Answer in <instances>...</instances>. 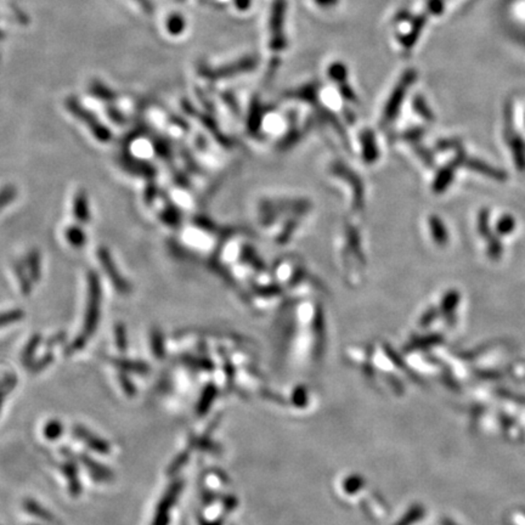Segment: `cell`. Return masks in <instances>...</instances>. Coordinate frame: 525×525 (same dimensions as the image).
I'll return each instance as SVG.
<instances>
[{
	"instance_id": "cell-7",
	"label": "cell",
	"mask_w": 525,
	"mask_h": 525,
	"mask_svg": "<svg viewBox=\"0 0 525 525\" xmlns=\"http://www.w3.org/2000/svg\"><path fill=\"white\" fill-rule=\"evenodd\" d=\"M181 487H183V483L180 480H177V482L170 484V487L167 489V491L163 495L162 499L158 502L157 510H156L151 525L169 524L170 510L173 509L174 504L178 500Z\"/></svg>"
},
{
	"instance_id": "cell-18",
	"label": "cell",
	"mask_w": 525,
	"mask_h": 525,
	"mask_svg": "<svg viewBox=\"0 0 525 525\" xmlns=\"http://www.w3.org/2000/svg\"><path fill=\"white\" fill-rule=\"evenodd\" d=\"M42 341V336L41 335H34L32 337L31 341L28 342L25 350L22 353V363L23 365L28 366L32 363V359L34 357V354L37 352V348L39 347Z\"/></svg>"
},
{
	"instance_id": "cell-22",
	"label": "cell",
	"mask_w": 525,
	"mask_h": 525,
	"mask_svg": "<svg viewBox=\"0 0 525 525\" xmlns=\"http://www.w3.org/2000/svg\"><path fill=\"white\" fill-rule=\"evenodd\" d=\"M23 315H25L23 311L19 309L11 310V311H8V313H3V314H0V327L10 325V324H14V322H17V321L21 320Z\"/></svg>"
},
{
	"instance_id": "cell-29",
	"label": "cell",
	"mask_w": 525,
	"mask_h": 525,
	"mask_svg": "<svg viewBox=\"0 0 525 525\" xmlns=\"http://www.w3.org/2000/svg\"><path fill=\"white\" fill-rule=\"evenodd\" d=\"M186 460H188V454H180L178 457H175V460L170 463L168 471H167L169 476H173L178 472L179 469L183 467V465L186 462Z\"/></svg>"
},
{
	"instance_id": "cell-12",
	"label": "cell",
	"mask_w": 525,
	"mask_h": 525,
	"mask_svg": "<svg viewBox=\"0 0 525 525\" xmlns=\"http://www.w3.org/2000/svg\"><path fill=\"white\" fill-rule=\"evenodd\" d=\"M74 434L77 439L83 441L85 445L90 447L93 451L101 454V455L110 454V444L104 439H101L100 436H95L94 433L88 431L83 425H74Z\"/></svg>"
},
{
	"instance_id": "cell-1",
	"label": "cell",
	"mask_w": 525,
	"mask_h": 525,
	"mask_svg": "<svg viewBox=\"0 0 525 525\" xmlns=\"http://www.w3.org/2000/svg\"><path fill=\"white\" fill-rule=\"evenodd\" d=\"M253 229L273 247L292 246L308 232L316 216L313 197L292 189H265L248 201Z\"/></svg>"
},
{
	"instance_id": "cell-15",
	"label": "cell",
	"mask_w": 525,
	"mask_h": 525,
	"mask_svg": "<svg viewBox=\"0 0 525 525\" xmlns=\"http://www.w3.org/2000/svg\"><path fill=\"white\" fill-rule=\"evenodd\" d=\"M117 368H120L122 372L137 373V375H146L150 372V365L140 360H131V359H115L110 360Z\"/></svg>"
},
{
	"instance_id": "cell-33",
	"label": "cell",
	"mask_w": 525,
	"mask_h": 525,
	"mask_svg": "<svg viewBox=\"0 0 525 525\" xmlns=\"http://www.w3.org/2000/svg\"><path fill=\"white\" fill-rule=\"evenodd\" d=\"M4 395H5V392H3V390H0V410H1V406H3V401H4Z\"/></svg>"
},
{
	"instance_id": "cell-17",
	"label": "cell",
	"mask_w": 525,
	"mask_h": 525,
	"mask_svg": "<svg viewBox=\"0 0 525 525\" xmlns=\"http://www.w3.org/2000/svg\"><path fill=\"white\" fill-rule=\"evenodd\" d=\"M151 349H153V355L158 359H163L166 355L164 337L159 328H155L151 332Z\"/></svg>"
},
{
	"instance_id": "cell-6",
	"label": "cell",
	"mask_w": 525,
	"mask_h": 525,
	"mask_svg": "<svg viewBox=\"0 0 525 525\" xmlns=\"http://www.w3.org/2000/svg\"><path fill=\"white\" fill-rule=\"evenodd\" d=\"M88 282H89V292H88L89 294H88V304H87L85 326H83V333H82V336L87 339H89L90 337L94 335L96 326L99 324L101 305L100 280L98 278V275L93 271L89 273Z\"/></svg>"
},
{
	"instance_id": "cell-16",
	"label": "cell",
	"mask_w": 525,
	"mask_h": 525,
	"mask_svg": "<svg viewBox=\"0 0 525 525\" xmlns=\"http://www.w3.org/2000/svg\"><path fill=\"white\" fill-rule=\"evenodd\" d=\"M74 218L80 223H87L90 219L89 202L85 191H78L74 202Z\"/></svg>"
},
{
	"instance_id": "cell-13",
	"label": "cell",
	"mask_w": 525,
	"mask_h": 525,
	"mask_svg": "<svg viewBox=\"0 0 525 525\" xmlns=\"http://www.w3.org/2000/svg\"><path fill=\"white\" fill-rule=\"evenodd\" d=\"M425 225H427V229L429 230L432 240L436 246H439V247L447 246V242H449V232H447V227L439 216H427Z\"/></svg>"
},
{
	"instance_id": "cell-21",
	"label": "cell",
	"mask_w": 525,
	"mask_h": 525,
	"mask_svg": "<svg viewBox=\"0 0 525 525\" xmlns=\"http://www.w3.org/2000/svg\"><path fill=\"white\" fill-rule=\"evenodd\" d=\"M115 337H116V346L121 352H126L128 349V337H126V327L123 324H117L115 326Z\"/></svg>"
},
{
	"instance_id": "cell-30",
	"label": "cell",
	"mask_w": 525,
	"mask_h": 525,
	"mask_svg": "<svg viewBox=\"0 0 525 525\" xmlns=\"http://www.w3.org/2000/svg\"><path fill=\"white\" fill-rule=\"evenodd\" d=\"M513 221H511V218H504V221H501L500 224V230L504 232H509L513 229Z\"/></svg>"
},
{
	"instance_id": "cell-26",
	"label": "cell",
	"mask_w": 525,
	"mask_h": 525,
	"mask_svg": "<svg viewBox=\"0 0 525 525\" xmlns=\"http://www.w3.org/2000/svg\"><path fill=\"white\" fill-rule=\"evenodd\" d=\"M167 26H168V31L170 32V33H173V34H179L180 32H183V30H184V19H183L181 16L173 15L172 17H169Z\"/></svg>"
},
{
	"instance_id": "cell-11",
	"label": "cell",
	"mask_w": 525,
	"mask_h": 525,
	"mask_svg": "<svg viewBox=\"0 0 525 525\" xmlns=\"http://www.w3.org/2000/svg\"><path fill=\"white\" fill-rule=\"evenodd\" d=\"M76 458L79 460L80 463L87 468V471L90 473L91 478L94 479L95 482L109 483V482H112L115 479V474L111 471L110 468L106 467L105 465H102V463L95 461L88 455L79 454L78 456L76 457Z\"/></svg>"
},
{
	"instance_id": "cell-20",
	"label": "cell",
	"mask_w": 525,
	"mask_h": 525,
	"mask_svg": "<svg viewBox=\"0 0 525 525\" xmlns=\"http://www.w3.org/2000/svg\"><path fill=\"white\" fill-rule=\"evenodd\" d=\"M66 238L74 247H82L85 245V235L78 226H72L66 230Z\"/></svg>"
},
{
	"instance_id": "cell-9",
	"label": "cell",
	"mask_w": 525,
	"mask_h": 525,
	"mask_svg": "<svg viewBox=\"0 0 525 525\" xmlns=\"http://www.w3.org/2000/svg\"><path fill=\"white\" fill-rule=\"evenodd\" d=\"M98 256H99V259H100L102 268H104L106 273L110 278L111 282L113 284L116 289L120 291V293H129L131 292V286H129V284L126 282L124 278H122L121 273L118 271V269L116 268V264H115V262L111 258L110 252L106 248H100L99 252H98Z\"/></svg>"
},
{
	"instance_id": "cell-10",
	"label": "cell",
	"mask_w": 525,
	"mask_h": 525,
	"mask_svg": "<svg viewBox=\"0 0 525 525\" xmlns=\"http://www.w3.org/2000/svg\"><path fill=\"white\" fill-rule=\"evenodd\" d=\"M63 455L67 456L69 460L61 465V471L69 482V493L74 498H77L82 493V483L79 479L78 467L74 462L76 456H74V452L69 451V449H63Z\"/></svg>"
},
{
	"instance_id": "cell-3",
	"label": "cell",
	"mask_w": 525,
	"mask_h": 525,
	"mask_svg": "<svg viewBox=\"0 0 525 525\" xmlns=\"http://www.w3.org/2000/svg\"><path fill=\"white\" fill-rule=\"evenodd\" d=\"M359 169L337 155H328L322 163L326 183L341 196L348 216L361 219L368 208V190Z\"/></svg>"
},
{
	"instance_id": "cell-19",
	"label": "cell",
	"mask_w": 525,
	"mask_h": 525,
	"mask_svg": "<svg viewBox=\"0 0 525 525\" xmlns=\"http://www.w3.org/2000/svg\"><path fill=\"white\" fill-rule=\"evenodd\" d=\"M63 425L60 421L52 420L47 422L44 427V436L47 440H58L63 436Z\"/></svg>"
},
{
	"instance_id": "cell-32",
	"label": "cell",
	"mask_w": 525,
	"mask_h": 525,
	"mask_svg": "<svg viewBox=\"0 0 525 525\" xmlns=\"http://www.w3.org/2000/svg\"><path fill=\"white\" fill-rule=\"evenodd\" d=\"M139 3H140V5L144 8V9H146L147 11H150V9H151V3H150V0H137Z\"/></svg>"
},
{
	"instance_id": "cell-4",
	"label": "cell",
	"mask_w": 525,
	"mask_h": 525,
	"mask_svg": "<svg viewBox=\"0 0 525 525\" xmlns=\"http://www.w3.org/2000/svg\"><path fill=\"white\" fill-rule=\"evenodd\" d=\"M275 282L284 292L295 294L313 293L322 291L320 278L316 275L308 262L297 254H284L270 265Z\"/></svg>"
},
{
	"instance_id": "cell-5",
	"label": "cell",
	"mask_w": 525,
	"mask_h": 525,
	"mask_svg": "<svg viewBox=\"0 0 525 525\" xmlns=\"http://www.w3.org/2000/svg\"><path fill=\"white\" fill-rule=\"evenodd\" d=\"M386 133L373 124L357 123L347 133L346 145L360 169L379 168L386 158Z\"/></svg>"
},
{
	"instance_id": "cell-2",
	"label": "cell",
	"mask_w": 525,
	"mask_h": 525,
	"mask_svg": "<svg viewBox=\"0 0 525 525\" xmlns=\"http://www.w3.org/2000/svg\"><path fill=\"white\" fill-rule=\"evenodd\" d=\"M332 252L344 284L355 289L366 281L370 258L361 219L346 214L337 223L332 234Z\"/></svg>"
},
{
	"instance_id": "cell-8",
	"label": "cell",
	"mask_w": 525,
	"mask_h": 525,
	"mask_svg": "<svg viewBox=\"0 0 525 525\" xmlns=\"http://www.w3.org/2000/svg\"><path fill=\"white\" fill-rule=\"evenodd\" d=\"M67 109L74 113V116H77L80 121L85 122L87 126H89L90 131L94 134L96 139H99L100 142H109L111 139V133L109 129H106L105 126L101 124L100 122L96 121L94 116L89 113L88 111L83 109V106L80 105L79 102L74 100V99H69L67 100Z\"/></svg>"
},
{
	"instance_id": "cell-24",
	"label": "cell",
	"mask_w": 525,
	"mask_h": 525,
	"mask_svg": "<svg viewBox=\"0 0 525 525\" xmlns=\"http://www.w3.org/2000/svg\"><path fill=\"white\" fill-rule=\"evenodd\" d=\"M28 265L31 270V275L33 280H37L41 276V257L37 252H32L28 257Z\"/></svg>"
},
{
	"instance_id": "cell-34",
	"label": "cell",
	"mask_w": 525,
	"mask_h": 525,
	"mask_svg": "<svg viewBox=\"0 0 525 525\" xmlns=\"http://www.w3.org/2000/svg\"><path fill=\"white\" fill-rule=\"evenodd\" d=\"M32 525H37V524H32Z\"/></svg>"
},
{
	"instance_id": "cell-28",
	"label": "cell",
	"mask_w": 525,
	"mask_h": 525,
	"mask_svg": "<svg viewBox=\"0 0 525 525\" xmlns=\"http://www.w3.org/2000/svg\"><path fill=\"white\" fill-rule=\"evenodd\" d=\"M91 93L95 96H99L100 99H105V100H112L113 99V93L110 89H107L104 85H101L100 83H95L91 87Z\"/></svg>"
},
{
	"instance_id": "cell-31",
	"label": "cell",
	"mask_w": 525,
	"mask_h": 525,
	"mask_svg": "<svg viewBox=\"0 0 525 525\" xmlns=\"http://www.w3.org/2000/svg\"><path fill=\"white\" fill-rule=\"evenodd\" d=\"M63 338H65V335H58V336L54 337L53 339H50V342H47V346H49V347H53L55 344H58L60 342H63Z\"/></svg>"
},
{
	"instance_id": "cell-14",
	"label": "cell",
	"mask_w": 525,
	"mask_h": 525,
	"mask_svg": "<svg viewBox=\"0 0 525 525\" xmlns=\"http://www.w3.org/2000/svg\"><path fill=\"white\" fill-rule=\"evenodd\" d=\"M23 509H25L28 513L34 515L36 518H39V520H42L43 522H47L49 524L61 525L60 520H58L50 511L44 509L42 504H38L37 501H34V500H26V501L23 502Z\"/></svg>"
},
{
	"instance_id": "cell-25",
	"label": "cell",
	"mask_w": 525,
	"mask_h": 525,
	"mask_svg": "<svg viewBox=\"0 0 525 525\" xmlns=\"http://www.w3.org/2000/svg\"><path fill=\"white\" fill-rule=\"evenodd\" d=\"M53 354H52V353H49V354H47V355H44V357H43L41 360H38V361H34V363L30 364V365H28V368H31V372L37 373L39 372V371L44 370V368H47L50 364L53 363Z\"/></svg>"
},
{
	"instance_id": "cell-27",
	"label": "cell",
	"mask_w": 525,
	"mask_h": 525,
	"mask_svg": "<svg viewBox=\"0 0 525 525\" xmlns=\"http://www.w3.org/2000/svg\"><path fill=\"white\" fill-rule=\"evenodd\" d=\"M118 379H120V384H121L122 389H123V392H124L126 395H129V396L135 395V393H137V388H135L134 383L129 379V377L126 376V372L120 373Z\"/></svg>"
},
{
	"instance_id": "cell-23",
	"label": "cell",
	"mask_w": 525,
	"mask_h": 525,
	"mask_svg": "<svg viewBox=\"0 0 525 525\" xmlns=\"http://www.w3.org/2000/svg\"><path fill=\"white\" fill-rule=\"evenodd\" d=\"M17 194V190L14 186H6L3 190H0V210L9 205L11 201L14 200Z\"/></svg>"
}]
</instances>
